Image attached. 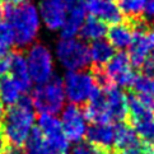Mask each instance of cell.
Returning <instances> with one entry per match:
<instances>
[{
    "label": "cell",
    "instance_id": "8",
    "mask_svg": "<svg viewBox=\"0 0 154 154\" xmlns=\"http://www.w3.org/2000/svg\"><path fill=\"white\" fill-rule=\"evenodd\" d=\"M63 83L65 97L70 103L76 104V106L87 103L97 88L91 70L68 71L63 79Z\"/></svg>",
    "mask_w": 154,
    "mask_h": 154
},
{
    "label": "cell",
    "instance_id": "20",
    "mask_svg": "<svg viewBox=\"0 0 154 154\" xmlns=\"http://www.w3.org/2000/svg\"><path fill=\"white\" fill-rule=\"evenodd\" d=\"M126 100H128V122L130 125L143 122V121L154 117V112H152L149 108H146L134 93H128Z\"/></svg>",
    "mask_w": 154,
    "mask_h": 154
},
{
    "label": "cell",
    "instance_id": "21",
    "mask_svg": "<svg viewBox=\"0 0 154 154\" xmlns=\"http://www.w3.org/2000/svg\"><path fill=\"white\" fill-rule=\"evenodd\" d=\"M116 54L112 45L106 40H98L92 42L89 46V55H91V61L92 66H104L112 56Z\"/></svg>",
    "mask_w": 154,
    "mask_h": 154
},
{
    "label": "cell",
    "instance_id": "22",
    "mask_svg": "<svg viewBox=\"0 0 154 154\" xmlns=\"http://www.w3.org/2000/svg\"><path fill=\"white\" fill-rule=\"evenodd\" d=\"M22 97V91L19 85L10 75L0 76V102L5 106H13Z\"/></svg>",
    "mask_w": 154,
    "mask_h": 154
},
{
    "label": "cell",
    "instance_id": "7",
    "mask_svg": "<svg viewBox=\"0 0 154 154\" xmlns=\"http://www.w3.org/2000/svg\"><path fill=\"white\" fill-rule=\"evenodd\" d=\"M26 61L32 82L38 85L45 84L54 76V56L50 48L43 43L31 45L26 55Z\"/></svg>",
    "mask_w": 154,
    "mask_h": 154
},
{
    "label": "cell",
    "instance_id": "13",
    "mask_svg": "<svg viewBox=\"0 0 154 154\" xmlns=\"http://www.w3.org/2000/svg\"><path fill=\"white\" fill-rule=\"evenodd\" d=\"M84 115L85 119L89 120L92 124H109L106 93L98 87L94 89L92 97L85 104Z\"/></svg>",
    "mask_w": 154,
    "mask_h": 154
},
{
    "label": "cell",
    "instance_id": "25",
    "mask_svg": "<svg viewBox=\"0 0 154 154\" xmlns=\"http://www.w3.org/2000/svg\"><path fill=\"white\" fill-rule=\"evenodd\" d=\"M131 93L136 96H149L154 97V78L145 74L135 75L133 84L130 87Z\"/></svg>",
    "mask_w": 154,
    "mask_h": 154
},
{
    "label": "cell",
    "instance_id": "3",
    "mask_svg": "<svg viewBox=\"0 0 154 154\" xmlns=\"http://www.w3.org/2000/svg\"><path fill=\"white\" fill-rule=\"evenodd\" d=\"M64 83L60 76L54 75L45 84L36 87L31 96L35 109L40 113L56 115L63 111L65 104Z\"/></svg>",
    "mask_w": 154,
    "mask_h": 154
},
{
    "label": "cell",
    "instance_id": "30",
    "mask_svg": "<svg viewBox=\"0 0 154 154\" xmlns=\"http://www.w3.org/2000/svg\"><path fill=\"white\" fill-rule=\"evenodd\" d=\"M140 69L143 71V74H145L148 76H153L154 78V59H153V56L146 59L145 63L141 65Z\"/></svg>",
    "mask_w": 154,
    "mask_h": 154
},
{
    "label": "cell",
    "instance_id": "29",
    "mask_svg": "<svg viewBox=\"0 0 154 154\" xmlns=\"http://www.w3.org/2000/svg\"><path fill=\"white\" fill-rule=\"evenodd\" d=\"M9 57L10 51L8 48L0 47V76L7 75V73L9 71Z\"/></svg>",
    "mask_w": 154,
    "mask_h": 154
},
{
    "label": "cell",
    "instance_id": "24",
    "mask_svg": "<svg viewBox=\"0 0 154 154\" xmlns=\"http://www.w3.org/2000/svg\"><path fill=\"white\" fill-rule=\"evenodd\" d=\"M146 0H119V9L128 20H136L143 18Z\"/></svg>",
    "mask_w": 154,
    "mask_h": 154
},
{
    "label": "cell",
    "instance_id": "16",
    "mask_svg": "<svg viewBox=\"0 0 154 154\" xmlns=\"http://www.w3.org/2000/svg\"><path fill=\"white\" fill-rule=\"evenodd\" d=\"M115 128V140H113V153L134 149L140 144L141 139L137 136L133 125L128 121L117 122Z\"/></svg>",
    "mask_w": 154,
    "mask_h": 154
},
{
    "label": "cell",
    "instance_id": "5",
    "mask_svg": "<svg viewBox=\"0 0 154 154\" xmlns=\"http://www.w3.org/2000/svg\"><path fill=\"white\" fill-rule=\"evenodd\" d=\"M130 22L134 27V38L128 55L131 66L140 69L154 51V28L149 26L148 20L143 18Z\"/></svg>",
    "mask_w": 154,
    "mask_h": 154
},
{
    "label": "cell",
    "instance_id": "1",
    "mask_svg": "<svg viewBox=\"0 0 154 154\" xmlns=\"http://www.w3.org/2000/svg\"><path fill=\"white\" fill-rule=\"evenodd\" d=\"M4 15L14 32L15 45L18 47L33 45L41 28L37 5L32 2L8 4L4 7Z\"/></svg>",
    "mask_w": 154,
    "mask_h": 154
},
{
    "label": "cell",
    "instance_id": "23",
    "mask_svg": "<svg viewBox=\"0 0 154 154\" xmlns=\"http://www.w3.org/2000/svg\"><path fill=\"white\" fill-rule=\"evenodd\" d=\"M107 24L104 22L97 19L94 17H89L87 18L85 22L82 26V28L79 31V36L83 38L84 41H91L94 42L102 38L107 35Z\"/></svg>",
    "mask_w": 154,
    "mask_h": 154
},
{
    "label": "cell",
    "instance_id": "27",
    "mask_svg": "<svg viewBox=\"0 0 154 154\" xmlns=\"http://www.w3.org/2000/svg\"><path fill=\"white\" fill-rule=\"evenodd\" d=\"M70 154H113L112 152H108L106 149L93 145L89 141L80 140L78 143H75L74 146L71 148Z\"/></svg>",
    "mask_w": 154,
    "mask_h": 154
},
{
    "label": "cell",
    "instance_id": "11",
    "mask_svg": "<svg viewBox=\"0 0 154 154\" xmlns=\"http://www.w3.org/2000/svg\"><path fill=\"white\" fill-rule=\"evenodd\" d=\"M37 9L41 23L48 31L55 32L63 28L68 14V7L64 0H38Z\"/></svg>",
    "mask_w": 154,
    "mask_h": 154
},
{
    "label": "cell",
    "instance_id": "33",
    "mask_svg": "<svg viewBox=\"0 0 154 154\" xmlns=\"http://www.w3.org/2000/svg\"><path fill=\"white\" fill-rule=\"evenodd\" d=\"M64 3L66 4V7L68 9L71 8V7H75V5H78L82 3V0H64Z\"/></svg>",
    "mask_w": 154,
    "mask_h": 154
},
{
    "label": "cell",
    "instance_id": "36",
    "mask_svg": "<svg viewBox=\"0 0 154 154\" xmlns=\"http://www.w3.org/2000/svg\"><path fill=\"white\" fill-rule=\"evenodd\" d=\"M4 15V5H3V0H0V19Z\"/></svg>",
    "mask_w": 154,
    "mask_h": 154
},
{
    "label": "cell",
    "instance_id": "18",
    "mask_svg": "<svg viewBox=\"0 0 154 154\" xmlns=\"http://www.w3.org/2000/svg\"><path fill=\"white\" fill-rule=\"evenodd\" d=\"M108 42L115 50L124 51L130 47L134 38V27L130 20L120 22L117 24H112L107 31Z\"/></svg>",
    "mask_w": 154,
    "mask_h": 154
},
{
    "label": "cell",
    "instance_id": "31",
    "mask_svg": "<svg viewBox=\"0 0 154 154\" xmlns=\"http://www.w3.org/2000/svg\"><path fill=\"white\" fill-rule=\"evenodd\" d=\"M0 154H27V153H26L23 146L8 144V145H4L3 150H2Z\"/></svg>",
    "mask_w": 154,
    "mask_h": 154
},
{
    "label": "cell",
    "instance_id": "17",
    "mask_svg": "<svg viewBox=\"0 0 154 154\" xmlns=\"http://www.w3.org/2000/svg\"><path fill=\"white\" fill-rule=\"evenodd\" d=\"M87 141L113 153L115 128L111 124H92L87 128Z\"/></svg>",
    "mask_w": 154,
    "mask_h": 154
},
{
    "label": "cell",
    "instance_id": "15",
    "mask_svg": "<svg viewBox=\"0 0 154 154\" xmlns=\"http://www.w3.org/2000/svg\"><path fill=\"white\" fill-rule=\"evenodd\" d=\"M9 73L20 88L22 93L28 92L32 88V79L29 76L28 66H27L26 56L23 52L14 51L10 52L9 57Z\"/></svg>",
    "mask_w": 154,
    "mask_h": 154
},
{
    "label": "cell",
    "instance_id": "34",
    "mask_svg": "<svg viewBox=\"0 0 154 154\" xmlns=\"http://www.w3.org/2000/svg\"><path fill=\"white\" fill-rule=\"evenodd\" d=\"M4 145H5V139H4V135L2 133V129H0V153H2Z\"/></svg>",
    "mask_w": 154,
    "mask_h": 154
},
{
    "label": "cell",
    "instance_id": "4",
    "mask_svg": "<svg viewBox=\"0 0 154 154\" xmlns=\"http://www.w3.org/2000/svg\"><path fill=\"white\" fill-rule=\"evenodd\" d=\"M55 54L60 65L68 71L83 70L91 64L89 47L75 37L60 38L55 47Z\"/></svg>",
    "mask_w": 154,
    "mask_h": 154
},
{
    "label": "cell",
    "instance_id": "26",
    "mask_svg": "<svg viewBox=\"0 0 154 154\" xmlns=\"http://www.w3.org/2000/svg\"><path fill=\"white\" fill-rule=\"evenodd\" d=\"M133 128L135 129L137 136L141 140L150 143V144L154 145V117L150 120L143 121V122L134 124Z\"/></svg>",
    "mask_w": 154,
    "mask_h": 154
},
{
    "label": "cell",
    "instance_id": "12",
    "mask_svg": "<svg viewBox=\"0 0 154 154\" xmlns=\"http://www.w3.org/2000/svg\"><path fill=\"white\" fill-rule=\"evenodd\" d=\"M84 8L91 17H94L104 23L117 24L124 19V15L113 0H84Z\"/></svg>",
    "mask_w": 154,
    "mask_h": 154
},
{
    "label": "cell",
    "instance_id": "37",
    "mask_svg": "<svg viewBox=\"0 0 154 154\" xmlns=\"http://www.w3.org/2000/svg\"><path fill=\"white\" fill-rule=\"evenodd\" d=\"M8 4H18V3H22V0H5Z\"/></svg>",
    "mask_w": 154,
    "mask_h": 154
},
{
    "label": "cell",
    "instance_id": "14",
    "mask_svg": "<svg viewBox=\"0 0 154 154\" xmlns=\"http://www.w3.org/2000/svg\"><path fill=\"white\" fill-rule=\"evenodd\" d=\"M104 93H106V98H107V111H108L109 121L122 122V121L128 120L126 93L117 85H113Z\"/></svg>",
    "mask_w": 154,
    "mask_h": 154
},
{
    "label": "cell",
    "instance_id": "10",
    "mask_svg": "<svg viewBox=\"0 0 154 154\" xmlns=\"http://www.w3.org/2000/svg\"><path fill=\"white\" fill-rule=\"evenodd\" d=\"M104 70L112 83L119 88H130L135 78L129 55L125 51H119L115 54L112 59L104 65Z\"/></svg>",
    "mask_w": 154,
    "mask_h": 154
},
{
    "label": "cell",
    "instance_id": "9",
    "mask_svg": "<svg viewBox=\"0 0 154 154\" xmlns=\"http://www.w3.org/2000/svg\"><path fill=\"white\" fill-rule=\"evenodd\" d=\"M61 129L69 141L78 143L83 140L87 133V119L84 115V109L76 104L70 103L63 108L61 112Z\"/></svg>",
    "mask_w": 154,
    "mask_h": 154
},
{
    "label": "cell",
    "instance_id": "28",
    "mask_svg": "<svg viewBox=\"0 0 154 154\" xmlns=\"http://www.w3.org/2000/svg\"><path fill=\"white\" fill-rule=\"evenodd\" d=\"M14 45V32L8 22L0 20V47L9 48Z\"/></svg>",
    "mask_w": 154,
    "mask_h": 154
},
{
    "label": "cell",
    "instance_id": "32",
    "mask_svg": "<svg viewBox=\"0 0 154 154\" xmlns=\"http://www.w3.org/2000/svg\"><path fill=\"white\" fill-rule=\"evenodd\" d=\"M144 12H145L148 18H153L154 19V0H146Z\"/></svg>",
    "mask_w": 154,
    "mask_h": 154
},
{
    "label": "cell",
    "instance_id": "35",
    "mask_svg": "<svg viewBox=\"0 0 154 154\" xmlns=\"http://www.w3.org/2000/svg\"><path fill=\"white\" fill-rule=\"evenodd\" d=\"M4 113H5V109H4V104L0 102V122H2V120L4 117Z\"/></svg>",
    "mask_w": 154,
    "mask_h": 154
},
{
    "label": "cell",
    "instance_id": "2",
    "mask_svg": "<svg viewBox=\"0 0 154 154\" xmlns=\"http://www.w3.org/2000/svg\"><path fill=\"white\" fill-rule=\"evenodd\" d=\"M35 120L36 112L31 97L22 96L17 103L5 111L4 117L0 122L4 139L9 144L22 146L31 130L33 129Z\"/></svg>",
    "mask_w": 154,
    "mask_h": 154
},
{
    "label": "cell",
    "instance_id": "6",
    "mask_svg": "<svg viewBox=\"0 0 154 154\" xmlns=\"http://www.w3.org/2000/svg\"><path fill=\"white\" fill-rule=\"evenodd\" d=\"M24 150L27 154H69V140L63 131L42 134L36 126L24 141Z\"/></svg>",
    "mask_w": 154,
    "mask_h": 154
},
{
    "label": "cell",
    "instance_id": "38",
    "mask_svg": "<svg viewBox=\"0 0 154 154\" xmlns=\"http://www.w3.org/2000/svg\"><path fill=\"white\" fill-rule=\"evenodd\" d=\"M153 59H154V55H153Z\"/></svg>",
    "mask_w": 154,
    "mask_h": 154
},
{
    "label": "cell",
    "instance_id": "19",
    "mask_svg": "<svg viewBox=\"0 0 154 154\" xmlns=\"http://www.w3.org/2000/svg\"><path fill=\"white\" fill-rule=\"evenodd\" d=\"M87 19V10L84 4L80 3L75 7L68 9L66 19L61 28V37L64 38H73L79 33L82 26Z\"/></svg>",
    "mask_w": 154,
    "mask_h": 154
}]
</instances>
